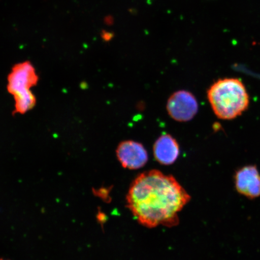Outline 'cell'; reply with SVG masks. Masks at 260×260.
Wrapping results in <instances>:
<instances>
[{
  "label": "cell",
  "mask_w": 260,
  "mask_h": 260,
  "mask_svg": "<svg viewBox=\"0 0 260 260\" xmlns=\"http://www.w3.org/2000/svg\"><path fill=\"white\" fill-rule=\"evenodd\" d=\"M191 197L172 175L158 170L140 174L130 186L126 206L136 219L145 227L178 225V213Z\"/></svg>",
  "instance_id": "1"
},
{
  "label": "cell",
  "mask_w": 260,
  "mask_h": 260,
  "mask_svg": "<svg viewBox=\"0 0 260 260\" xmlns=\"http://www.w3.org/2000/svg\"><path fill=\"white\" fill-rule=\"evenodd\" d=\"M154 158L162 165L174 164L180 154V146L174 137L169 134L160 136L153 146Z\"/></svg>",
  "instance_id": "7"
},
{
  "label": "cell",
  "mask_w": 260,
  "mask_h": 260,
  "mask_svg": "<svg viewBox=\"0 0 260 260\" xmlns=\"http://www.w3.org/2000/svg\"><path fill=\"white\" fill-rule=\"evenodd\" d=\"M207 98L217 118L232 120L248 109L249 95L245 84L237 78L217 80L207 91Z\"/></svg>",
  "instance_id": "2"
},
{
  "label": "cell",
  "mask_w": 260,
  "mask_h": 260,
  "mask_svg": "<svg viewBox=\"0 0 260 260\" xmlns=\"http://www.w3.org/2000/svg\"><path fill=\"white\" fill-rule=\"evenodd\" d=\"M0 260H6V259L1 258V259H0Z\"/></svg>",
  "instance_id": "9"
},
{
  "label": "cell",
  "mask_w": 260,
  "mask_h": 260,
  "mask_svg": "<svg viewBox=\"0 0 260 260\" xmlns=\"http://www.w3.org/2000/svg\"><path fill=\"white\" fill-rule=\"evenodd\" d=\"M97 218L100 222L102 223L104 220L106 219L105 214H103V213H99V214H98Z\"/></svg>",
  "instance_id": "8"
},
{
  "label": "cell",
  "mask_w": 260,
  "mask_h": 260,
  "mask_svg": "<svg viewBox=\"0 0 260 260\" xmlns=\"http://www.w3.org/2000/svg\"><path fill=\"white\" fill-rule=\"evenodd\" d=\"M38 81V75L30 61L16 64L12 68L8 77L7 89L14 97L15 113L24 115L34 109L37 99L31 89Z\"/></svg>",
  "instance_id": "3"
},
{
  "label": "cell",
  "mask_w": 260,
  "mask_h": 260,
  "mask_svg": "<svg viewBox=\"0 0 260 260\" xmlns=\"http://www.w3.org/2000/svg\"><path fill=\"white\" fill-rule=\"evenodd\" d=\"M167 109L169 115L178 122H187L192 119L198 111L196 98L186 90L172 93L168 99Z\"/></svg>",
  "instance_id": "4"
},
{
  "label": "cell",
  "mask_w": 260,
  "mask_h": 260,
  "mask_svg": "<svg viewBox=\"0 0 260 260\" xmlns=\"http://www.w3.org/2000/svg\"><path fill=\"white\" fill-rule=\"evenodd\" d=\"M116 157L123 168L136 170L143 168L148 160V152L141 143L125 141L116 149Z\"/></svg>",
  "instance_id": "6"
},
{
  "label": "cell",
  "mask_w": 260,
  "mask_h": 260,
  "mask_svg": "<svg viewBox=\"0 0 260 260\" xmlns=\"http://www.w3.org/2000/svg\"><path fill=\"white\" fill-rule=\"evenodd\" d=\"M237 193L248 199L260 197V172L256 165H246L237 170L234 175Z\"/></svg>",
  "instance_id": "5"
}]
</instances>
